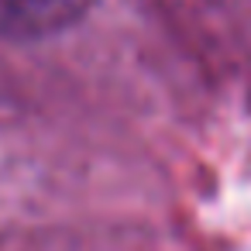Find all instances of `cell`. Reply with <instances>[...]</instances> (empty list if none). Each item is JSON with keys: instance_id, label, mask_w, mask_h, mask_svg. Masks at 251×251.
<instances>
[{"instance_id": "obj_1", "label": "cell", "mask_w": 251, "mask_h": 251, "mask_svg": "<svg viewBox=\"0 0 251 251\" xmlns=\"http://www.w3.org/2000/svg\"><path fill=\"white\" fill-rule=\"evenodd\" d=\"M93 0H0V25L11 35L38 38L69 28Z\"/></svg>"}]
</instances>
